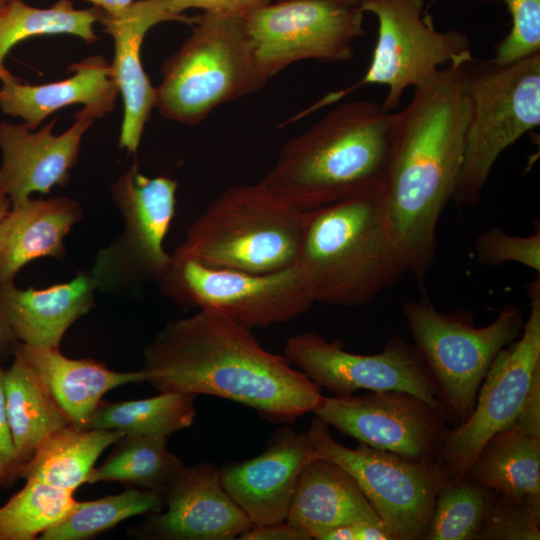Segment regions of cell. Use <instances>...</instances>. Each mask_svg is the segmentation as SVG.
<instances>
[{
	"mask_svg": "<svg viewBox=\"0 0 540 540\" xmlns=\"http://www.w3.org/2000/svg\"><path fill=\"white\" fill-rule=\"evenodd\" d=\"M296 266L312 301L357 307L409 272L379 194L306 211Z\"/></svg>",
	"mask_w": 540,
	"mask_h": 540,
	"instance_id": "obj_4",
	"label": "cell"
},
{
	"mask_svg": "<svg viewBox=\"0 0 540 540\" xmlns=\"http://www.w3.org/2000/svg\"><path fill=\"white\" fill-rule=\"evenodd\" d=\"M147 382L160 392L205 394L291 424L322 401L321 388L247 329L209 310L169 321L143 352Z\"/></svg>",
	"mask_w": 540,
	"mask_h": 540,
	"instance_id": "obj_2",
	"label": "cell"
},
{
	"mask_svg": "<svg viewBox=\"0 0 540 540\" xmlns=\"http://www.w3.org/2000/svg\"><path fill=\"white\" fill-rule=\"evenodd\" d=\"M530 310L521 335L495 357L478 390L474 409L449 429L437 462L447 479L465 477L485 443L510 427L540 370V275L527 286Z\"/></svg>",
	"mask_w": 540,
	"mask_h": 540,
	"instance_id": "obj_13",
	"label": "cell"
},
{
	"mask_svg": "<svg viewBox=\"0 0 540 540\" xmlns=\"http://www.w3.org/2000/svg\"><path fill=\"white\" fill-rule=\"evenodd\" d=\"M68 71L74 74L42 85L21 83L11 74L1 81V110L20 117L32 130L50 114L72 104L85 106L76 116L94 119L113 110L119 89L111 63L99 55L89 56L73 63Z\"/></svg>",
	"mask_w": 540,
	"mask_h": 540,
	"instance_id": "obj_21",
	"label": "cell"
},
{
	"mask_svg": "<svg viewBox=\"0 0 540 540\" xmlns=\"http://www.w3.org/2000/svg\"><path fill=\"white\" fill-rule=\"evenodd\" d=\"M272 0H170L174 12L183 14L189 8L245 17Z\"/></svg>",
	"mask_w": 540,
	"mask_h": 540,
	"instance_id": "obj_39",
	"label": "cell"
},
{
	"mask_svg": "<svg viewBox=\"0 0 540 540\" xmlns=\"http://www.w3.org/2000/svg\"><path fill=\"white\" fill-rule=\"evenodd\" d=\"M278 1H282V0H278ZM332 1L349 5V6L359 7L366 0H332Z\"/></svg>",
	"mask_w": 540,
	"mask_h": 540,
	"instance_id": "obj_46",
	"label": "cell"
},
{
	"mask_svg": "<svg viewBox=\"0 0 540 540\" xmlns=\"http://www.w3.org/2000/svg\"><path fill=\"white\" fill-rule=\"evenodd\" d=\"M195 20L196 17L174 12L170 0H136L116 14L102 12L99 22L114 41L111 65L124 104L119 145L129 154L137 151L144 126L156 103V89L141 62L143 39L158 23L180 21L194 24Z\"/></svg>",
	"mask_w": 540,
	"mask_h": 540,
	"instance_id": "obj_20",
	"label": "cell"
},
{
	"mask_svg": "<svg viewBox=\"0 0 540 540\" xmlns=\"http://www.w3.org/2000/svg\"><path fill=\"white\" fill-rule=\"evenodd\" d=\"M82 217L81 205L65 196L28 198L11 206L0 221V282H14L17 273L35 259H62L64 239Z\"/></svg>",
	"mask_w": 540,
	"mask_h": 540,
	"instance_id": "obj_23",
	"label": "cell"
},
{
	"mask_svg": "<svg viewBox=\"0 0 540 540\" xmlns=\"http://www.w3.org/2000/svg\"><path fill=\"white\" fill-rule=\"evenodd\" d=\"M479 1L504 3L510 14V30L495 47L496 61L509 63L540 52V0Z\"/></svg>",
	"mask_w": 540,
	"mask_h": 540,
	"instance_id": "obj_35",
	"label": "cell"
},
{
	"mask_svg": "<svg viewBox=\"0 0 540 540\" xmlns=\"http://www.w3.org/2000/svg\"><path fill=\"white\" fill-rule=\"evenodd\" d=\"M306 435L319 457L337 463L354 479L394 540H425L447 480L437 460H414L361 442L344 446L316 416Z\"/></svg>",
	"mask_w": 540,
	"mask_h": 540,
	"instance_id": "obj_9",
	"label": "cell"
},
{
	"mask_svg": "<svg viewBox=\"0 0 540 540\" xmlns=\"http://www.w3.org/2000/svg\"><path fill=\"white\" fill-rule=\"evenodd\" d=\"M286 521L309 539L354 522H383L354 479L337 463L322 457L303 469Z\"/></svg>",
	"mask_w": 540,
	"mask_h": 540,
	"instance_id": "obj_24",
	"label": "cell"
},
{
	"mask_svg": "<svg viewBox=\"0 0 540 540\" xmlns=\"http://www.w3.org/2000/svg\"><path fill=\"white\" fill-rule=\"evenodd\" d=\"M258 64L268 80L292 63L345 62L365 34L364 12L332 0H282L243 17Z\"/></svg>",
	"mask_w": 540,
	"mask_h": 540,
	"instance_id": "obj_14",
	"label": "cell"
},
{
	"mask_svg": "<svg viewBox=\"0 0 540 540\" xmlns=\"http://www.w3.org/2000/svg\"><path fill=\"white\" fill-rule=\"evenodd\" d=\"M466 476L498 495L540 510V437L511 425L485 443Z\"/></svg>",
	"mask_w": 540,
	"mask_h": 540,
	"instance_id": "obj_26",
	"label": "cell"
},
{
	"mask_svg": "<svg viewBox=\"0 0 540 540\" xmlns=\"http://www.w3.org/2000/svg\"><path fill=\"white\" fill-rule=\"evenodd\" d=\"M2 285L0 282V351L17 342L3 309L1 300Z\"/></svg>",
	"mask_w": 540,
	"mask_h": 540,
	"instance_id": "obj_43",
	"label": "cell"
},
{
	"mask_svg": "<svg viewBox=\"0 0 540 540\" xmlns=\"http://www.w3.org/2000/svg\"><path fill=\"white\" fill-rule=\"evenodd\" d=\"M124 434L117 430L67 425L47 437L23 465L20 477L75 492L87 483L94 465Z\"/></svg>",
	"mask_w": 540,
	"mask_h": 540,
	"instance_id": "obj_28",
	"label": "cell"
},
{
	"mask_svg": "<svg viewBox=\"0 0 540 540\" xmlns=\"http://www.w3.org/2000/svg\"><path fill=\"white\" fill-rule=\"evenodd\" d=\"M359 8L378 22L370 64L359 82L331 94L322 104L365 85H383L387 94L382 105L394 112L406 89L424 84L453 62L473 57L466 33L435 28L425 13V0H366Z\"/></svg>",
	"mask_w": 540,
	"mask_h": 540,
	"instance_id": "obj_10",
	"label": "cell"
},
{
	"mask_svg": "<svg viewBox=\"0 0 540 540\" xmlns=\"http://www.w3.org/2000/svg\"><path fill=\"white\" fill-rule=\"evenodd\" d=\"M4 384L9 427L22 469L47 437L71 423L16 351L12 365L5 370Z\"/></svg>",
	"mask_w": 540,
	"mask_h": 540,
	"instance_id": "obj_27",
	"label": "cell"
},
{
	"mask_svg": "<svg viewBox=\"0 0 540 540\" xmlns=\"http://www.w3.org/2000/svg\"><path fill=\"white\" fill-rule=\"evenodd\" d=\"M477 261L485 266L519 263L540 273V228L531 235L517 236L498 227L481 233L475 241Z\"/></svg>",
	"mask_w": 540,
	"mask_h": 540,
	"instance_id": "obj_36",
	"label": "cell"
},
{
	"mask_svg": "<svg viewBox=\"0 0 540 540\" xmlns=\"http://www.w3.org/2000/svg\"><path fill=\"white\" fill-rule=\"evenodd\" d=\"M157 283L176 303L216 312L250 330L292 320L314 304L296 265L249 273L172 254Z\"/></svg>",
	"mask_w": 540,
	"mask_h": 540,
	"instance_id": "obj_11",
	"label": "cell"
},
{
	"mask_svg": "<svg viewBox=\"0 0 540 540\" xmlns=\"http://www.w3.org/2000/svg\"><path fill=\"white\" fill-rule=\"evenodd\" d=\"M102 12L96 6L76 9L72 0H58L49 8H35L22 0H10L0 9V81L11 75L4 61L17 43L51 34H71L93 43L98 39L94 25L100 21Z\"/></svg>",
	"mask_w": 540,
	"mask_h": 540,
	"instance_id": "obj_30",
	"label": "cell"
},
{
	"mask_svg": "<svg viewBox=\"0 0 540 540\" xmlns=\"http://www.w3.org/2000/svg\"><path fill=\"white\" fill-rule=\"evenodd\" d=\"M13 350L26 360L71 425L77 428H84L108 391L147 381L144 369L116 372L94 359L68 358L60 349L33 347L17 341Z\"/></svg>",
	"mask_w": 540,
	"mask_h": 540,
	"instance_id": "obj_25",
	"label": "cell"
},
{
	"mask_svg": "<svg viewBox=\"0 0 540 540\" xmlns=\"http://www.w3.org/2000/svg\"><path fill=\"white\" fill-rule=\"evenodd\" d=\"M167 437L124 435L87 483L119 482L140 489L166 490L184 466L167 446Z\"/></svg>",
	"mask_w": 540,
	"mask_h": 540,
	"instance_id": "obj_31",
	"label": "cell"
},
{
	"mask_svg": "<svg viewBox=\"0 0 540 540\" xmlns=\"http://www.w3.org/2000/svg\"><path fill=\"white\" fill-rule=\"evenodd\" d=\"M195 395L161 392L146 399L101 401L83 429L117 430L124 435L162 436L190 427L196 416Z\"/></svg>",
	"mask_w": 540,
	"mask_h": 540,
	"instance_id": "obj_29",
	"label": "cell"
},
{
	"mask_svg": "<svg viewBox=\"0 0 540 540\" xmlns=\"http://www.w3.org/2000/svg\"><path fill=\"white\" fill-rule=\"evenodd\" d=\"M191 35L162 66L156 103L167 119L194 125L221 104L262 89L243 17L204 11Z\"/></svg>",
	"mask_w": 540,
	"mask_h": 540,
	"instance_id": "obj_6",
	"label": "cell"
},
{
	"mask_svg": "<svg viewBox=\"0 0 540 540\" xmlns=\"http://www.w3.org/2000/svg\"><path fill=\"white\" fill-rule=\"evenodd\" d=\"M305 213L260 182L237 184L219 194L188 227L173 255L249 273L283 270L296 265Z\"/></svg>",
	"mask_w": 540,
	"mask_h": 540,
	"instance_id": "obj_5",
	"label": "cell"
},
{
	"mask_svg": "<svg viewBox=\"0 0 540 540\" xmlns=\"http://www.w3.org/2000/svg\"><path fill=\"white\" fill-rule=\"evenodd\" d=\"M5 370L0 364V480L2 485H11L20 477L21 465L17 459L9 427L6 397Z\"/></svg>",
	"mask_w": 540,
	"mask_h": 540,
	"instance_id": "obj_38",
	"label": "cell"
},
{
	"mask_svg": "<svg viewBox=\"0 0 540 540\" xmlns=\"http://www.w3.org/2000/svg\"><path fill=\"white\" fill-rule=\"evenodd\" d=\"M512 425L529 435L540 437V370L534 375L527 396Z\"/></svg>",
	"mask_w": 540,
	"mask_h": 540,
	"instance_id": "obj_40",
	"label": "cell"
},
{
	"mask_svg": "<svg viewBox=\"0 0 540 540\" xmlns=\"http://www.w3.org/2000/svg\"><path fill=\"white\" fill-rule=\"evenodd\" d=\"M74 492L36 479L0 507V540H34L77 507Z\"/></svg>",
	"mask_w": 540,
	"mask_h": 540,
	"instance_id": "obj_33",
	"label": "cell"
},
{
	"mask_svg": "<svg viewBox=\"0 0 540 540\" xmlns=\"http://www.w3.org/2000/svg\"><path fill=\"white\" fill-rule=\"evenodd\" d=\"M10 0H0V9L5 6Z\"/></svg>",
	"mask_w": 540,
	"mask_h": 540,
	"instance_id": "obj_47",
	"label": "cell"
},
{
	"mask_svg": "<svg viewBox=\"0 0 540 540\" xmlns=\"http://www.w3.org/2000/svg\"><path fill=\"white\" fill-rule=\"evenodd\" d=\"M165 491L133 487L119 494L79 502L69 516L42 533L38 539H91L130 517L162 511Z\"/></svg>",
	"mask_w": 540,
	"mask_h": 540,
	"instance_id": "obj_32",
	"label": "cell"
},
{
	"mask_svg": "<svg viewBox=\"0 0 540 540\" xmlns=\"http://www.w3.org/2000/svg\"><path fill=\"white\" fill-rule=\"evenodd\" d=\"M177 188L169 177L144 175L136 162L113 183L112 199L124 228L97 252L89 273L98 290L126 294L159 280L171 259L164 240L175 215Z\"/></svg>",
	"mask_w": 540,
	"mask_h": 540,
	"instance_id": "obj_12",
	"label": "cell"
},
{
	"mask_svg": "<svg viewBox=\"0 0 540 540\" xmlns=\"http://www.w3.org/2000/svg\"><path fill=\"white\" fill-rule=\"evenodd\" d=\"M540 510L498 495L476 540H539Z\"/></svg>",
	"mask_w": 540,
	"mask_h": 540,
	"instance_id": "obj_37",
	"label": "cell"
},
{
	"mask_svg": "<svg viewBox=\"0 0 540 540\" xmlns=\"http://www.w3.org/2000/svg\"><path fill=\"white\" fill-rule=\"evenodd\" d=\"M317 457L306 433L283 425L263 453L226 465L220 480L252 525L283 522L303 469Z\"/></svg>",
	"mask_w": 540,
	"mask_h": 540,
	"instance_id": "obj_18",
	"label": "cell"
},
{
	"mask_svg": "<svg viewBox=\"0 0 540 540\" xmlns=\"http://www.w3.org/2000/svg\"><path fill=\"white\" fill-rule=\"evenodd\" d=\"M283 355L334 396H347L358 390L406 391L422 398L447 418L426 366L414 345L401 337L391 338L379 353L357 354L346 350L338 340L305 332L287 338Z\"/></svg>",
	"mask_w": 540,
	"mask_h": 540,
	"instance_id": "obj_15",
	"label": "cell"
},
{
	"mask_svg": "<svg viewBox=\"0 0 540 540\" xmlns=\"http://www.w3.org/2000/svg\"><path fill=\"white\" fill-rule=\"evenodd\" d=\"M75 123L60 135L53 134L56 120L32 130L26 124L0 122V190L11 206L34 192L48 194L54 186H66L76 163L85 132L94 122L76 116Z\"/></svg>",
	"mask_w": 540,
	"mask_h": 540,
	"instance_id": "obj_19",
	"label": "cell"
},
{
	"mask_svg": "<svg viewBox=\"0 0 540 540\" xmlns=\"http://www.w3.org/2000/svg\"><path fill=\"white\" fill-rule=\"evenodd\" d=\"M239 540H310L302 531L287 521L252 525Z\"/></svg>",
	"mask_w": 540,
	"mask_h": 540,
	"instance_id": "obj_42",
	"label": "cell"
},
{
	"mask_svg": "<svg viewBox=\"0 0 540 540\" xmlns=\"http://www.w3.org/2000/svg\"><path fill=\"white\" fill-rule=\"evenodd\" d=\"M10 205L9 198L0 190V221L8 212Z\"/></svg>",
	"mask_w": 540,
	"mask_h": 540,
	"instance_id": "obj_45",
	"label": "cell"
},
{
	"mask_svg": "<svg viewBox=\"0 0 540 540\" xmlns=\"http://www.w3.org/2000/svg\"><path fill=\"white\" fill-rule=\"evenodd\" d=\"M0 485H2L1 480H0Z\"/></svg>",
	"mask_w": 540,
	"mask_h": 540,
	"instance_id": "obj_48",
	"label": "cell"
},
{
	"mask_svg": "<svg viewBox=\"0 0 540 540\" xmlns=\"http://www.w3.org/2000/svg\"><path fill=\"white\" fill-rule=\"evenodd\" d=\"M395 112L362 99L342 103L287 141L261 185L302 211L379 192Z\"/></svg>",
	"mask_w": 540,
	"mask_h": 540,
	"instance_id": "obj_3",
	"label": "cell"
},
{
	"mask_svg": "<svg viewBox=\"0 0 540 540\" xmlns=\"http://www.w3.org/2000/svg\"><path fill=\"white\" fill-rule=\"evenodd\" d=\"M164 512L149 514L131 535L148 540H233L252 523L205 462L183 466L165 491Z\"/></svg>",
	"mask_w": 540,
	"mask_h": 540,
	"instance_id": "obj_17",
	"label": "cell"
},
{
	"mask_svg": "<svg viewBox=\"0 0 540 540\" xmlns=\"http://www.w3.org/2000/svg\"><path fill=\"white\" fill-rule=\"evenodd\" d=\"M401 310L449 423L452 427L462 423L472 413L497 354L521 335L522 310L506 305L483 327L475 325L471 312L440 311L426 297L403 303Z\"/></svg>",
	"mask_w": 540,
	"mask_h": 540,
	"instance_id": "obj_8",
	"label": "cell"
},
{
	"mask_svg": "<svg viewBox=\"0 0 540 540\" xmlns=\"http://www.w3.org/2000/svg\"><path fill=\"white\" fill-rule=\"evenodd\" d=\"M96 290L90 273L79 272L68 282L44 289H20L14 282L3 284L1 300L17 341L60 349L66 331L94 307Z\"/></svg>",
	"mask_w": 540,
	"mask_h": 540,
	"instance_id": "obj_22",
	"label": "cell"
},
{
	"mask_svg": "<svg viewBox=\"0 0 540 540\" xmlns=\"http://www.w3.org/2000/svg\"><path fill=\"white\" fill-rule=\"evenodd\" d=\"M497 493L467 476L440 489L425 540H476Z\"/></svg>",
	"mask_w": 540,
	"mask_h": 540,
	"instance_id": "obj_34",
	"label": "cell"
},
{
	"mask_svg": "<svg viewBox=\"0 0 540 540\" xmlns=\"http://www.w3.org/2000/svg\"><path fill=\"white\" fill-rule=\"evenodd\" d=\"M466 90L469 117L453 200L474 207L502 152L540 124V52L509 63L473 57Z\"/></svg>",
	"mask_w": 540,
	"mask_h": 540,
	"instance_id": "obj_7",
	"label": "cell"
},
{
	"mask_svg": "<svg viewBox=\"0 0 540 540\" xmlns=\"http://www.w3.org/2000/svg\"><path fill=\"white\" fill-rule=\"evenodd\" d=\"M94 4V6L100 8L105 13L113 15L124 8H126L128 5L133 3L136 0H87Z\"/></svg>",
	"mask_w": 540,
	"mask_h": 540,
	"instance_id": "obj_44",
	"label": "cell"
},
{
	"mask_svg": "<svg viewBox=\"0 0 540 540\" xmlns=\"http://www.w3.org/2000/svg\"><path fill=\"white\" fill-rule=\"evenodd\" d=\"M470 59L443 67L414 88L407 106L394 114L390 159L378 194L409 272L420 283L434 262L438 222L459 178L469 117Z\"/></svg>",
	"mask_w": 540,
	"mask_h": 540,
	"instance_id": "obj_1",
	"label": "cell"
},
{
	"mask_svg": "<svg viewBox=\"0 0 540 540\" xmlns=\"http://www.w3.org/2000/svg\"><path fill=\"white\" fill-rule=\"evenodd\" d=\"M317 540H394L382 525L369 522H354L333 528Z\"/></svg>",
	"mask_w": 540,
	"mask_h": 540,
	"instance_id": "obj_41",
	"label": "cell"
},
{
	"mask_svg": "<svg viewBox=\"0 0 540 540\" xmlns=\"http://www.w3.org/2000/svg\"><path fill=\"white\" fill-rule=\"evenodd\" d=\"M312 413L358 442L414 460H436L450 429L440 410L400 390L323 396Z\"/></svg>",
	"mask_w": 540,
	"mask_h": 540,
	"instance_id": "obj_16",
	"label": "cell"
}]
</instances>
